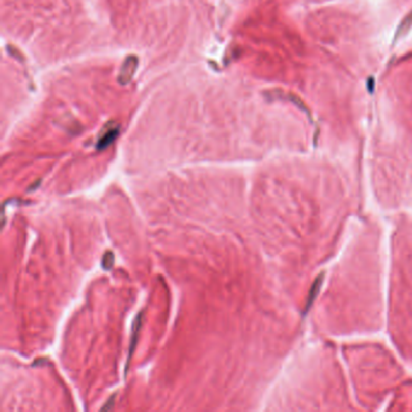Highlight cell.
<instances>
[{"label": "cell", "mask_w": 412, "mask_h": 412, "mask_svg": "<svg viewBox=\"0 0 412 412\" xmlns=\"http://www.w3.org/2000/svg\"><path fill=\"white\" fill-rule=\"evenodd\" d=\"M115 398H116V395H115V394H114V395H112V397L109 398V400L106 401V404L104 405V406L102 407V410H106V411L110 410V408L113 407V405H114V400H115Z\"/></svg>", "instance_id": "5"}, {"label": "cell", "mask_w": 412, "mask_h": 412, "mask_svg": "<svg viewBox=\"0 0 412 412\" xmlns=\"http://www.w3.org/2000/svg\"><path fill=\"white\" fill-rule=\"evenodd\" d=\"M119 129L118 123H108L99 134L98 142H97V149L103 150V149L108 148L119 135Z\"/></svg>", "instance_id": "2"}, {"label": "cell", "mask_w": 412, "mask_h": 412, "mask_svg": "<svg viewBox=\"0 0 412 412\" xmlns=\"http://www.w3.org/2000/svg\"><path fill=\"white\" fill-rule=\"evenodd\" d=\"M102 265L104 270H110V268H112V266L114 265V255H113L112 252L105 253L104 256H103Z\"/></svg>", "instance_id": "4"}, {"label": "cell", "mask_w": 412, "mask_h": 412, "mask_svg": "<svg viewBox=\"0 0 412 412\" xmlns=\"http://www.w3.org/2000/svg\"><path fill=\"white\" fill-rule=\"evenodd\" d=\"M138 68V58L135 56H129L127 60L123 62L121 69H120L118 80L121 85H127L134 76Z\"/></svg>", "instance_id": "1"}, {"label": "cell", "mask_w": 412, "mask_h": 412, "mask_svg": "<svg viewBox=\"0 0 412 412\" xmlns=\"http://www.w3.org/2000/svg\"><path fill=\"white\" fill-rule=\"evenodd\" d=\"M142 325V313L138 314V317L135 318L134 323H133V329H132V336H131V342H129V351H128V359H127V365H126L125 369V375H127L128 371V366H129V360H131L133 352H134L135 346H137L138 342V335H139V330H141Z\"/></svg>", "instance_id": "3"}]
</instances>
